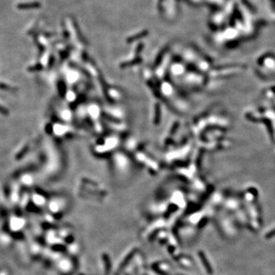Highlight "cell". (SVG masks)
<instances>
[{
  "label": "cell",
  "mask_w": 275,
  "mask_h": 275,
  "mask_svg": "<svg viewBox=\"0 0 275 275\" xmlns=\"http://www.w3.org/2000/svg\"><path fill=\"white\" fill-rule=\"evenodd\" d=\"M36 4H30V3H22L18 5V8L20 9H30V8L35 7Z\"/></svg>",
  "instance_id": "obj_1"
},
{
  "label": "cell",
  "mask_w": 275,
  "mask_h": 275,
  "mask_svg": "<svg viewBox=\"0 0 275 275\" xmlns=\"http://www.w3.org/2000/svg\"><path fill=\"white\" fill-rule=\"evenodd\" d=\"M8 110L5 109V108H4L3 106H1L0 105V113H2V114H3V115H6V114H8Z\"/></svg>",
  "instance_id": "obj_2"
}]
</instances>
